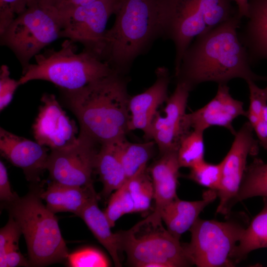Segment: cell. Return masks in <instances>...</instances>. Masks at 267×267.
Segmentation results:
<instances>
[{
    "instance_id": "5bb4252c",
    "label": "cell",
    "mask_w": 267,
    "mask_h": 267,
    "mask_svg": "<svg viewBox=\"0 0 267 267\" xmlns=\"http://www.w3.org/2000/svg\"><path fill=\"white\" fill-rule=\"evenodd\" d=\"M191 89L185 83L177 82L173 93L166 101L165 116L158 112L151 127L149 139L157 145L161 155L178 151L180 140L185 134L182 122Z\"/></svg>"
},
{
    "instance_id": "cb8c5ba5",
    "label": "cell",
    "mask_w": 267,
    "mask_h": 267,
    "mask_svg": "<svg viewBox=\"0 0 267 267\" xmlns=\"http://www.w3.org/2000/svg\"><path fill=\"white\" fill-rule=\"evenodd\" d=\"M264 200L263 209L246 227L230 255L234 266L245 259L251 251L267 248V197H264Z\"/></svg>"
},
{
    "instance_id": "44dd1931",
    "label": "cell",
    "mask_w": 267,
    "mask_h": 267,
    "mask_svg": "<svg viewBox=\"0 0 267 267\" xmlns=\"http://www.w3.org/2000/svg\"><path fill=\"white\" fill-rule=\"evenodd\" d=\"M247 18L248 20L239 37L250 63L257 59H267V0H249Z\"/></svg>"
},
{
    "instance_id": "ffe728a7",
    "label": "cell",
    "mask_w": 267,
    "mask_h": 267,
    "mask_svg": "<svg viewBox=\"0 0 267 267\" xmlns=\"http://www.w3.org/2000/svg\"><path fill=\"white\" fill-rule=\"evenodd\" d=\"M97 194L93 185L79 187L50 182L45 191H40V197L47 208L54 214L69 212L78 216Z\"/></svg>"
},
{
    "instance_id": "484cf974",
    "label": "cell",
    "mask_w": 267,
    "mask_h": 267,
    "mask_svg": "<svg viewBox=\"0 0 267 267\" xmlns=\"http://www.w3.org/2000/svg\"><path fill=\"white\" fill-rule=\"evenodd\" d=\"M255 196L267 197V163L258 158L247 166L232 206L238 202Z\"/></svg>"
},
{
    "instance_id": "7402d4cb",
    "label": "cell",
    "mask_w": 267,
    "mask_h": 267,
    "mask_svg": "<svg viewBox=\"0 0 267 267\" xmlns=\"http://www.w3.org/2000/svg\"><path fill=\"white\" fill-rule=\"evenodd\" d=\"M98 196H94L78 215L87 224L98 242L110 254L116 267L122 266L120 253L122 250L121 231L112 232L104 213L98 205Z\"/></svg>"
},
{
    "instance_id": "3957f363",
    "label": "cell",
    "mask_w": 267,
    "mask_h": 267,
    "mask_svg": "<svg viewBox=\"0 0 267 267\" xmlns=\"http://www.w3.org/2000/svg\"><path fill=\"white\" fill-rule=\"evenodd\" d=\"M160 0H122L107 29L100 58L125 75L134 60L162 37Z\"/></svg>"
},
{
    "instance_id": "f35d334b",
    "label": "cell",
    "mask_w": 267,
    "mask_h": 267,
    "mask_svg": "<svg viewBox=\"0 0 267 267\" xmlns=\"http://www.w3.org/2000/svg\"><path fill=\"white\" fill-rule=\"evenodd\" d=\"M234 1L237 6V14L241 19L243 17L247 18L248 12L249 0H231Z\"/></svg>"
},
{
    "instance_id": "1f68e13d",
    "label": "cell",
    "mask_w": 267,
    "mask_h": 267,
    "mask_svg": "<svg viewBox=\"0 0 267 267\" xmlns=\"http://www.w3.org/2000/svg\"><path fill=\"white\" fill-rule=\"evenodd\" d=\"M22 234L17 222L9 216L6 224L0 230V259L9 251L18 250V241Z\"/></svg>"
},
{
    "instance_id": "e575fe53",
    "label": "cell",
    "mask_w": 267,
    "mask_h": 267,
    "mask_svg": "<svg viewBox=\"0 0 267 267\" xmlns=\"http://www.w3.org/2000/svg\"><path fill=\"white\" fill-rule=\"evenodd\" d=\"M19 197L18 195L12 191L8 174L4 163L0 161V199L6 204L15 201Z\"/></svg>"
},
{
    "instance_id": "74e56055",
    "label": "cell",
    "mask_w": 267,
    "mask_h": 267,
    "mask_svg": "<svg viewBox=\"0 0 267 267\" xmlns=\"http://www.w3.org/2000/svg\"><path fill=\"white\" fill-rule=\"evenodd\" d=\"M253 129L260 145L267 151V123L260 119Z\"/></svg>"
},
{
    "instance_id": "4dcf8cb0",
    "label": "cell",
    "mask_w": 267,
    "mask_h": 267,
    "mask_svg": "<svg viewBox=\"0 0 267 267\" xmlns=\"http://www.w3.org/2000/svg\"><path fill=\"white\" fill-rule=\"evenodd\" d=\"M68 265L72 267H106L110 266L107 257L99 250L86 247L69 254Z\"/></svg>"
},
{
    "instance_id": "8fae6325",
    "label": "cell",
    "mask_w": 267,
    "mask_h": 267,
    "mask_svg": "<svg viewBox=\"0 0 267 267\" xmlns=\"http://www.w3.org/2000/svg\"><path fill=\"white\" fill-rule=\"evenodd\" d=\"M98 146H100L79 134L75 144L50 150L46 170L52 181L79 187L93 185L92 176L95 172Z\"/></svg>"
},
{
    "instance_id": "603a6c76",
    "label": "cell",
    "mask_w": 267,
    "mask_h": 267,
    "mask_svg": "<svg viewBox=\"0 0 267 267\" xmlns=\"http://www.w3.org/2000/svg\"><path fill=\"white\" fill-rule=\"evenodd\" d=\"M95 172L99 175L103 184L102 194L105 197L110 196L127 180L114 141L99 147L96 158Z\"/></svg>"
},
{
    "instance_id": "8d00e7d4",
    "label": "cell",
    "mask_w": 267,
    "mask_h": 267,
    "mask_svg": "<svg viewBox=\"0 0 267 267\" xmlns=\"http://www.w3.org/2000/svg\"><path fill=\"white\" fill-rule=\"evenodd\" d=\"M34 0H0V10L9 11L18 15Z\"/></svg>"
},
{
    "instance_id": "d590c367",
    "label": "cell",
    "mask_w": 267,
    "mask_h": 267,
    "mask_svg": "<svg viewBox=\"0 0 267 267\" xmlns=\"http://www.w3.org/2000/svg\"><path fill=\"white\" fill-rule=\"evenodd\" d=\"M29 266H31L29 260L26 259L18 250L9 251L0 259V267Z\"/></svg>"
},
{
    "instance_id": "8992f818",
    "label": "cell",
    "mask_w": 267,
    "mask_h": 267,
    "mask_svg": "<svg viewBox=\"0 0 267 267\" xmlns=\"http://www.w3.org/2000/svg\"><path fill=\"white\" fill-rule=\"evenodd\" d=\"M40 191L29 192L6 204L27 245L30 266L43 267L67 259L69 254L58 220L42 202Z\"/></svg>"
},
{
    "instance_id": "e0dca14e",
    "label": "cell",
    "mask_w": 267,
    "mask_h": 267,
    "mask_svg": "<svg viewBox=\"0 0 267 267\" xmlns=\"http://www.w3.org/2000/svg\"><path fill=\"white\" fill-rule=\"evenodd\" d=\"M156 80L153 85L143 92L130 96L128 131L140 130L147 139L158 107L168 98V91L170 77L169 70L164 66L155 71Z\"/></svg>"
},
{
    "instance_id": "5b68a950",
    "label": "cell",
    "mask_w": 267,
    "mask_h": 267,
    "mask_svg": "<svg viewBox=\"0 0 267 267\" xmlns=\"http://www.w3.org/2000/svg\"><path fill=\"white\" fill-rule=\"evenodd\" d=\"M231 0H160L162 37L175 48V74L194 38L226 21L235 13Z\"/></svg>"
},
{
    "instance_id": "52a82bcc",
    "label": "cell",
    "mask_w": 267,
    "mask_h": 267,
    "mask_svg": "<svg viewBox=\"0 0 267 267\" xmlns=\"http://www.w3.org/2000/svg\"><path fill=\"white\" fill-rule=\"evenodd\" d=\"M61 29L58 9L43 6L34 0L0 34V43L13 53L23 72L33 57L60 38Z\"/></svg>"
},
{
    "instance_id": "277c9868",
    "label": "cell",
    "mask_w": 267,
    "mask_h": 267,
    "mask_svg": "<svg viewBox=\"0 0 267 267\" xmlns=\"http://www.w3.org/2000/svg\"><path fill=\"white\" fill-rule=\"evenodd\" d=\"M68 39L58 50L49 49L35 56L18 80L20 85L33 80L54 84L60 90L73 91L107 77L115 72L106 62Z\"/></svg>"
},
{
    "instance_id": "83f0119b",
    "label": "cell",
    "mask_w": 267,
    "mask_h": 267,
    "mask_svg": "<svg viewBox=\"0 0 267 267\" xmlns=\"http://www.w3.org/2000/svg\"><path fill=\"white\" fill-rule=\"evenodd\" d=\"M126 184L134 203L135 213L147 211L153 199L154 188L147 168L128 179Z\"/></svg>"
},
{
    "instance_id": "7bdbcfd3",
    "label": "cell",
    "mask_w": 267,
    "mask_h": 267,
    "mask_svg": "<svg viewBox=\"0 0 267 267\" xmlns=\"http://www.w3.org/2000/svg\"><path fill=\"white\" fill-rule=\"evenodd\" d=\"M260 117V119L267 123V104L262 108Z\"/></svg>"
},
{
    "instance_id": "6da1fadb",
    "label": "cell",
    "mask_w": 267,
    "mask_h": 267,
    "mask_svg": "<svg viewBox=\"0 0 267 267\" xmlns=\"http://www.w3.org/2000/svg\"><path fill=\"white\" fill-rule=\"evenodd\" d=\"M240 20L237 13L197 37L183 56L175 74L177 82L192 90L204 82L227 84L234 78L267 81V76L259 75L251 68L248 51L237 33Z\"/></svg>"
},
{
    "instance_id": "b9f144b4",
    "label": "cell",
    "mask_w": 267,
    "mask_h": 267,
    "mask_svg": "<svg viewBox=\"0 0 267 267\" xmlns=\"http://www.w3.org/2000/svg\"><path fill=\"white\" fill-rule=\"evenodd\" d=\"M246 117L248 119V122L253 128L260 120L259 116L252 113L248 112L247 111Z\"/></svg>"
},
{
    "instance_id": "9c48e42d",
    "label": "cell",
    "mask_w": 267,
    "mask_h": 267,
    "mask_svg": "<svg viewBox=\"0 0 267 267\" xmlns=\"http://www.w3.org/2000/svg\"><path fill=\"white\" fill-rule=\"evenodd\" d=\"M130 229L121 231L122 250L129 263L137 267H182L192 265L183 245L162 223L154 224L143 220Z\"/></svg>"
},
{
    "instance_id": "60d3db41",
    "label": "cell",
    "mask_w": 267,
    "mask_h": 267,
    "mask_svg": "<svg viewBox=\"0 0 267 267\" xmlns=\"http://www.w3.org/2000/svg\"><path fill=\"white\" fill-rule=\"evenodd\" d=\"M40 5L58 9L65 0H35Z\"/></svg>"
},
{
    "instance_id": "7c38bea8",
    "label": "cell",
    "mask_w": 267,
    "mask_h": 267,
    "mask_svg": "<svg viewBox=\"0 0 267 267\" xmlns=\"http://www.w3.org/2000/svg\"><path fill=\"white\" fill-rule=\"evenodd\" d=\"M254 129L248 121L236 133L231 146L222 164V179L217 191L220 202L217 213L227 215L240 188L249 156H255L259 142L254 137Z\"/></svg>"
},
{
    "instance_id": "f546056e",
    "label": "cell",
    "mask_w": 267,
    "mask_h": 267,
    "mask_svg": "<svg viewBox=\"0 0 267 267\" xmlns=\"http://www.w3.org/2000/svg\"><path fill=\"white\" fill-rule=\"evenodd\" d=\"M187 177L199 185L218 191L222 179V164H213L204 161L190 168Z\"/></svg>"
},
{
    "instance_id": "ab89813d",
    "label": "cell",
    "mask_w": 267,
    "mask_h": 267,
    "mask_svg": "<svg viewBox=\"0 0 267 267\" xmlns=\"http://www.w3.org/2000/svg\"><path fill=\"white\" fill-rule=\"evenodd\" d=\"M95 0H65L57 9L86 4Z\"/></svg>"
},
{
    "instance_id": "ba28073f",
    "label": "cell",
    "mask_w": 267,
    "mask_h": 267,
    "mask_svg": "<svg viewBox=\"0 0 267 267\" xmlns=\"http://www.w3.org/2000/svg\"><path fill=\"white\" fill-rule=\"evenodd\" d=\"M225 221L200 219L189 229L190 242L184 244L192 265L198 267H232L230 257L247 226L244 215Z\"/></svg>"
},
{
    "instance_id": "d6986e66",
    "label": "cell",
    "mask_w": 267,
    "mask_h": 267,
    "mask_svg": "<svg viewBox=\"0 0 267 267\" xmlns=\"http://www.w3.org/2000/svg\"><path fill=\"white\" fill-rule=\"evenodd\" d=\"M218 197L217 191L209 189L203 193L202 199L189 201L178 197L168 204L161 212V219L168 231L178 239L189 230L204 209Z\"/></svg>"
},
{
    "instance_id": "ac0fdd59",
    "label": "cell",
    "mask_w": 267,
    "mask_h": 267,
    "mask_svg": "<svg viewBox=\"0 0 267 267\" xmlns=\"http://www.w3.org/2000/svg\"><path fill=\"white\" fill-rule=\"evenodd\" d=\"M177 151L161 155L149 169L153 185L155 206L153 213L145 220L154 224L162 223L160 215L162 209L178 197L177 190L180 167Z\"/></svg>"
},
{
    "instance_id": "836d02e7",
    "label": "cell",
    "mask_w": 267,
    "mask_h": 267,
    "mask_svg": "<svg viewBox=\"0 0 267 267\" xmlns=\"http://www.w3.org/2000/svg\"><path fill=\"white\" fill-rule=\"evenodd\" d=\"M249 91L250 104L247 112L260 116L262 108L267 104V87L260 88L253 81L246 82Z\"/></svg>"
},
{
    "instance_id": "d6a6232c",
    "label": "cell",
    "mask_w": 267,
    "mask_h": 267,
    "mask_svg": "<svg viewBox=\"0 0 267 267\" xmlns=\"http://www.w3.org/2000/svg\"><path fill=\"white\" fill-rule=\"evenodd\" d=\"M20 86L18 80L10 77V73L6 65H2L0 69V111L3 110L11 102L17 88Z\"/></svg>"
},
{
    "instance_id": "7a4b0ae2",
    "label": "cell",
    "mask_w": 267,
    "mask_h": 267,
    "mask_svg": "<svg viewBox=\"0 0 267 267\" xmlns=\"http://www.w3.org/2000/svg\"><path fill=\"white\" fill-rule=\"evenodd\" d=\"M128 79L114 72L75 90H61L62 102L76 117L79 134L101 146L125 136L130 96Z\"/></svg>"
},
{
    "instance_id": "4316f807",
    "label": "cell",
    "mask_w": 267,
    "mask_h": 267,
    "mask_svg": "<svg viewBox=\"0 0 267 267\" xmlns=\"http://www.w3.org/2000/svg\"><path fill=\"white\" fill-rule=\"evenodd\" d=\"M203 133L202 131L193 130L182 137L177 151L180 168H191L204 161Z\"/></svg>"
},
{
    "instance_id": "9a60e30c",
    "label": "cell",
    "mask_w": 267,
    "mask_h": 267,
    "mask_svg": "<svg viewBox=\"0 0 267 267\" xmlns=\"http://www.w3.org/2000/svg\"><path fill=\"white\" fill-rule=\"evenodd\" d=\"M240 116H247L242 101L231 96L227 84H219L216 94L211 100L203 107L185 114L183 129L187 134L191 128L204 132L211 127L220 126L234 135L236 132L232 123Z\"/></svg>"
},
{
    "instance_id": "2e32d148",
    "label": "cell",
    "mask_w": 267,
    "mask_h": 267,
    "mask_svg": "<svg viewBox=\"0 0 267 267\" xmlns=\"http://www.w3.org/2000/svg\"><path fill=\"white\" fill-rule=\"evenodd\" d=\"M49 148L36 141L19 136L0 128L1 155L21 168L27 180L37 182L46 170Z\"/></svg>"
},
{
    "instance_id": "30bf717a",
    "label": "cell",
    "mask_w": 267,
    "mask_h": 267,
    "mask_svg": "<svg viewBox=\"0 0 267 267\" xmlns=\"http://www.w3.org/2000/svg\"><path fill=\"white\" fill-rule=\"evenodd\" d=\"M121 0H96L58 9L62 22L60 38L82 44L84 49L101 58L108 21Z\"/></svg>"
},
{
    "instance_id": "4fadbf2b",
    "label": "cell",
    "mask_w": 267,
    "mask_h": 267,
    "mask_svg": "<svg viewBox=\"0 0 267 267\" xmlns=\"http://www.w3.org/2000/svg\"><path fill=\"white\" fill-rule=\"evenodd\" d=\"M41 100L42 104L32 126L35 140L50 150L75 144L78 138L76 123L67 115L55 96L44 93Z\"/></svg>"
},
{
    "instance_id": "f1b7e54d",
    "label": "cell",
    "mask_w": 267,
    "mask_h": 267,
    "mask_svg": "<svg viewBox=\"0 0 267 267\" xmlns=\"http://www.w3.org/2000/svg\"><path fill=\"white\" fill-rule=\"evenodd\" d=\"M103 212L112 227L124 215L135 213L134 203L126 182L110 195Z\"/></svg>"
},
{
    "instance_id": "d4e9b609",
    "label": "cell",
    "mask_w": 267,
    "mask_h": 267,
    "mask_svg": "<svg viewBox=\"0 0 267 267\" xmlns=\"http://www.w3.org/2000/svg\"><path fill=\"white\" fill-rule=\"evenodd\" d=\"M117 154L124 169L127 180L146 168L151 158L155 142L132 143L126 136L114 141Z\"/></svg>"
}]
</instances>
